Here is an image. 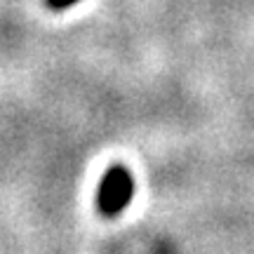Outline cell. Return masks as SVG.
<instances>
[{
    "label": "cell",
    "mask_w": 254,
    "mask_h": 254,
    "mask_svg": "<svg viewBox=\"0 0 254 254\" xmlns=\"http://www.w3.org/2000/svg\"><path fill=\"white\" fill-rule=\"evenodd\" d=\"M134 195V179L132 172L125 165H113L109 167L99 182L97 189V209L104 217H118L120 212H125L132 202Z\"/></svg>",
    "instance_id": "cell-1"
},
{
    "label": "cell",
    "mask_w": 254,
    "mask_h": 254,
    "mask_svg": "<svg viewBox=\"0 0 254 254\" xmlns=\"http://www.w3.org/2000/svg\"><path fill=\"white\" fill-rule=\"evenodd\" d=\"M75 2H80V0H45V5L50 9H55V12H62V9L73 7Z\"/></svg>",
    "instance_id": "cell-2"
}]
</instances>
